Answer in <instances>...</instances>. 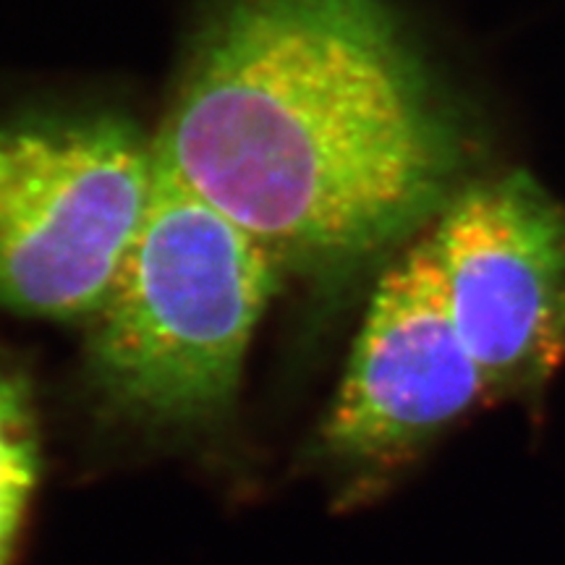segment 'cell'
Segmentation results:
<instances>
[{"mask_svg":"<svg viewBox=\"0 0 565 565\" xmlns=\"http://www.w3.org/2000/svg\"><path fill=\"white\" fill-rule=\"evenodd\" d=\"M152 141L280 270L320 278L412 244L471 162L387 0H221Z\"/></svg>","mask_w":565,"mask_h":565,"instance_id":"obj_1","label":"cell"},{"mask_svg":"<svg viewBox=\"0 0 565 565\" xmlns=\"http://www.w3.org/2000/svg\"><path fill=\"white\" fill-rule=\"evenodd\" d=\"M154 145L113 116L0 124V307L89 320L137 236Z\"/></svg>","mask_w":565,"mask_h":565,"instance_id":"obj_3","label":"cell"},{"mask_svg":"<svg viewBox=\"0 0 565 565\" xmlns=\"http://www.w3.org/2000/svg\"><path fill=\"white\" fill-rule=\"evenodd\" d=\"M280 273L257 238L154 150L150 204L89 317L97 387L141 422L186 427L221 419Z\"/></svg>","mask_w":565,"mask_h":565,"instance_id":"obj_2","label":"cell"},{"mask_svg":"<svg viewBox=\"0 0 565 565\" xmlns=\"http://www.w3.org/2000/svg\"><path fill=\"white\" fill-rule=\"evenodd\" d=\"M40 429L26 377L0 362V565H11L40 482Z\"/></svg>","mask_w":565,"mask_h":565,"instance_id":"obj_6","label":"cell"},{"mask_svg":"<svg viewBox=\"0 0 565 565\" xmlns=\"http://www.w3.org/2000/svg\"><path fill=\"white\" fill-rule=\"evenodd\" d=\"M487 404L424 233L374 286L324 416L322 448L343 469L377 479L414 463Z\"/></svg>","mask_w":565,"mask_h":565,"instance_id":"obj_5","label":"cell"},{"mask_svg":"<svg viewBox=\"0 0 565 565\" xmlns=\"http://www.w3.org/2000/svg\"><path fill=\"white\" fill-rule=\"evenodd\" d=\"M427 236L492 404L540 416L565 364V202L529 171L469 181Z\"/></svg>","mask_w":565,"mask_h":565,"instance_id":"obj_4","label":"cell"}]
</instances>
